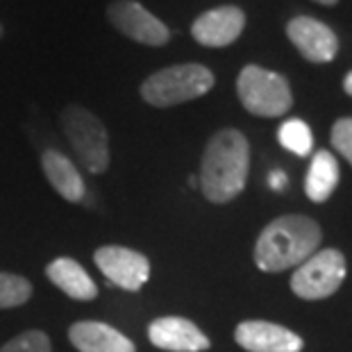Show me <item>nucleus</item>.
<instances>
[{"mask_svg":"<svg viewBox=\"0 0 352 352\" xmlns=\"http://www.w3.org/2000/svg\"><path fill=\"white\" fill-rule=\"evenodd\" d=\"M250 170V144L234 127L219 130L202 153L198 184L214 205H226L245 189Z\"/></svg>","mask_w":352,"mask_h":352,"instance_id":"f257e3e1","label":"nucleus"},{"mask_svg":"<svg viewBox=\"0 0 352 352\" xmlns=\"http://www.w3.org/2000/svg\"><path fill=\"white\" fill-rule=\"evenodd\" d=\"M323 232L309 216L289 214L271 221L254 243V264L264 273L300 266L318 250Z\"/></svg>","mask_w":352,"mask_h":352,"instance_id":"f03ea898","label":"nucleus"},{"mask_svg":"<svg viewBox=\"0 0 352 352\" xmlns=\"http://www.w3.org/2000/svg\"><path fill=\"white\" fill-rule=\"evenodd\" d=\"M214 73L202 64H175L166 69L153 73L151 78L144 80L139 94L144 102L153 107L166 109L175 104L196 100L200 96L212 91L214 87Z\"/></svg>","mask_w":352,"mask_h":352,"instance_id":"7ed1b4c3","label":"nucleus"},{"mask_svg":"<svg viewBox=\"0 0 352 352\" xmlns=\"http://www.w3.org/2000/svg\"><path fill=\"white\" fill-rule=\"evenodd\" d=\"M59 121L82 168L94 175L104 173L109 168V134L100 118L82 104H69Z\"/></svg>","mask_w":352,"mask_h":352,"instance_id":"20e7f679","label":"nucleus"},{"mask_svg":"<svg viewBox=\"0 0 352 352\" xmlns=\"http://www.w3.org/2000/svg\"><path fill=\"white\" fill-rule=\"evenodd\" d=\"M239 100L254 116L277 118L294 107V94L284 76L266 71L257 64H248L236 78Z\"/></svg>","mask_w":352,"mask_h":352,"instance_id":"39448f33","label":"nucleus"},{"mask_svg":"<svg viewBox=\"0 0 352 352\" xmlns=\"http://www.w3.org/2000/svg\"><path fill=\"white\" fill-rule=\"evenodd\" d=\"M346 280V257L334 248L316 250L291 277V291L302 300H323L339 291Z\"/></svg>","mask_w":352,"mask_h":352,"instance_id":"423d86ee","label":"nucleus"},{"mask_svg":"<svg viewBox=\"0 0 352 352\" xmlns=\"http://www.w3.org/2000/svg\"><path fill=\"white\" fill-rule=\"evenodd\" d=\"M107 21L127 39L144 46H166L170 30L137 0H111L107 5Z\"/></svg>","mask_w":352,"mask_h":352,"instance_id":"0eeeda50","label":"nucleus"},{"mask_svg":"<svg viewBox=\"0 0 352 352\" xmlns=\"http://www.w3.org/2000/svg\"><path fill=\"white\" fill-rule=\"evenodd\" d=\"M94 261L114 287L125 291H139L151 277V261L146 254L125 245H102L94 252Z\"/></svg>","mask_w":352,"mask_h":352,"instance_id":"6e6552de","label":"nucleus"},{"mask_svg":"<svg viewBox=\"0 0 352 352\" xmlns=\"http://www.w3.org/2000/svg\"><path fill=\"white\" fill-rule=\"evenodd\" d=\"M287 36L311 64H327L339 52V36L334 34V30L311 16L291 19L287 23Z\"/></svg>","mask_w":352,"mask_h":352,"instance_id":"1a4fd4ad","label":"nucleus"},{"mask_svg":"<svg viewBox=\"0 0 352 352\" xmlns=\"http://www.w3.org/2000/svg\"><path fill=\"white\" fill-rule=\"evenodd\" d=\"M245 28V12L236 5H223L214 10L202 12L193 21L191 36L200 46L207 48H226L241 36Z\"/></svg>","mask_w":352,"mask_h":352,"instance_id":"9d476101","label":"nucleus"},{"mask_svg":"<svg viewBox=\"0 0 352 352\" xmlns=\"http://www.w3.org/2000/svg\"><path fill=\"white\" fill-rule=\"evenodd\" d=\"M148 339L155 348L166 352H205L209 339L202 329L182 316H162L148 325Z\"/></svg>","mask_w":352,"mask_h":352,"instance_id":"9b49d317","label":"nucleus"},{"mask_svg":"<svg viewBox=\"0 0 352 352\" xmlns=\"http://www.w3.org/2000/svg\"><path fill=\"white\" fill-rule=\"evenodd\" d=\"M234 339L248 352H300L305 346L296 332L268 320H243L234 329Z\"/></svg>","mask_w":352,"mask_h":352,"instance_id":"f8f14e48","label":"nucleus"},{"mask_svg":"<svg viewBox=\"0 0 352 352\" xmlns=\"http://www.w3.org/2000/svg\"><path fill=\"white\" fill-rule=\"evenodd\" d=\"M69 339L80 352H137L134 343L107 323L80 320L69 329Z\"/></svg>","mask_w":352,"mask_h":352,"instance_id":"ddd939ff","label":"nucleus"},{"mask_svg":"<svg viewBox=\"0 0 352 352\" xmlns=\"http://www.w3.org/2000/svg\"><path fill=\"white\" fill-rule=\"evenodd\" d=\"M41 168H43V175L48 179V184L64 200H69V202L85 200L87 196L85 179H82L76 164L66 155H62L59 151H46L41 155Z\"/></svg>","mask_w":352,"mask_h":352,"instance_id":"4468645a","label":"nucleus"},{"mask_svg":"<svg viewBox=\"0 0 352 352\" xmlns=\"http://www.w3.org/2000/svg\"><path fill=\"white\" fill-rule=\"evenodd\" d=\"M46 275L57 289H62L73 300H96L98 298L96 282L76 259L59 257L55 261H50L46 266Z\"/></svg>","mask_w":352,"mask_h":352,"instance_id":"2eb2a0df","label":"nucleus"},{"mask_svg":"<svg viewBox=\"0 0 352 352\" xmlns=\"http://www.w3.org/2000/svg\"><path fill=\"white\" fill-rule=\"evenodd\" d=\"M339 162L329 151H318L311 157L309 170L305 177V193L311 202H325L339 184Z\"/></svg>","mask_w":352,"mask_h":352,"instance_id":"dca6fc26","label":"nucleus"},{"mask_svg":"<svg viewBox=\"0 0 352 352\" xmlns=\"http://www.w3.org/2000/svg\"><path fill=\"white\" fill-rule=\"evenodd\" d=\"M277 139H280V144L287 148V151L296 153L298 157H307L311 153V146H314L311 127L305 121H300V118H289V121H284L280 132H277Z\"/></svg>","mask_w":352,"mask_h":352,"instance_id":"f3484780","label":"nucleus"},{"mask_svg":"<svg viewBox=\"0 0 352 352\" xmlns=\"http://www.w3.org/2000/svg\"><path fill=\"white\" fill-rule=\"evenodd\" d=\"M32 296V284L14 273H0V309L21 307Z\"/></svg>","mask_w":352,"mask_h":352,"instance_id":"a211bd4d","label":"nucleus"},{"mask_svg":"<svg viewBox=\"0 0 352 352\" xmlns=\"http://www.w3.org/2000/svg\"><path fill=\"white\" fill-rule=\"evenodd\" d=\"M0 352H52V346L46 332H41V329H28V332L7 341L0 348Z\"/></svg>","mask_w":352,"mask_h":352,"instance_id":"6ab92c4d","label":"nucleus"},{"mask_svg":"<svg viewBox=\"0 0 352 352\" xmlns=\"http://www.w3.org/2000/svg\"><path fill=\"white\" fill-rule=\"evenodd\" d=\"M332 146L352 164V118H339L332 127Z\"/></svg>","mask_w":352,"mask_h":352,"instance_id":"aec40b11","label":"nucleus"},{"mask_svg":"<svg viewBox=\"0 0 352 352\" xmlns=\"http://www.w3.org/2000/svg\"><path fill=\"white\" fill-rule=\"evenodd\" d=\"M268 184H271V189H275V191H284V186H287V175H284L282 170H273L271 177H268Z\"/></svg>","mask_w":352,"mask_h":352,"instance_id":"412c9836","label":"nucleus"},{"mask_svg":"<svg viewBox=\"0 0 352 352\" xmlns=\"http://www.w3.org/2000/svg\"><path fill=\"white\" fill-rule=\"evenodd\" d=\"M343 91H346L348 96H352V71L343 78Z\"/></svg>","mask_w":352,"mask_h":352,"instance_id":"4be33fe9","label":"nucleus"},{"mask_svg":"<svg viewBox=\"0 0 352 352\" xmlns=\"http://www.w3.org/2000/svg\"><path fill=\"white\" fill-rule=\"evenodd\" d=\"M314 3H318V5H327V7H334L339 0H314Z\"/></svg>","mask_w":352,"mask_h":352,"instance_id":"5701e85b","label":"nucleus"},{"mask_svg":"<svg viewBox=\"0 0 352 352\" xmlns=\"http://www.w3.org/2000/svg\"><path fill=\"white\" fill-rule=\"evenodd\" d=\"M0 39H3V25H0Z\"/></svg>","mask_w":352,"mask_h":352,"instance_id":"b1692460","label":"nucleus"}]
</instances>
